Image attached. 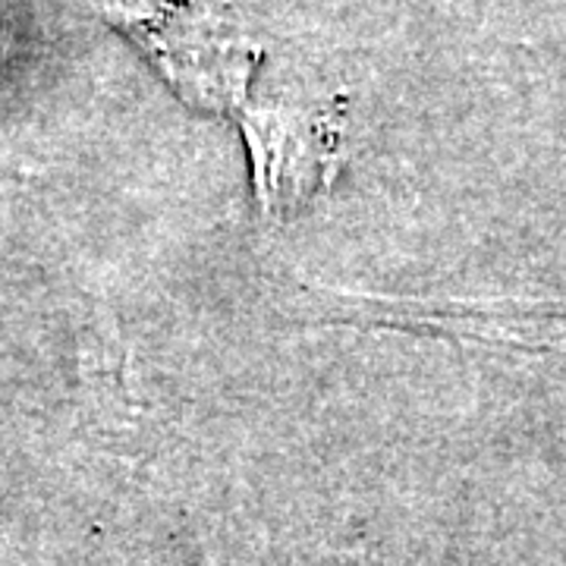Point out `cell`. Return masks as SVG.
I'll return each instance as SVG.
<instances>
[{
	"label": "cell",
	"instance_id": "cell-1",
	"mask_svg": "<svg viewBox=\"0 0 566 566\" xmlns=\"http://www.w3.org/2000/svg\"><path fill=\"white\" fill-rule=\"evenodd\" d=\"M252 189L268 221H293L322 196L340 170L337 126L305 111H245Z\"/></svg>",
	"mask_w": 566,
	"mask_h": 566
},
{
	"label": "cell",
	"instance_id": "cell-2",
	"mask_svg": "<svg viewBox=\"0 0 566 566\" xmlns=\"http://www.w3.org/2000/svg\"><path fill=\"white\" fill-rule=\"evenodd\" d=\"M117 20L151 51L170 82L199 107H230L243 95L245 76L252 70V54L218 35L202 20L180 10L161 13H129L120 10Z\"/></svg>",
	"mask_w": 566,
	"mask_h": 566
}]
</instances>
